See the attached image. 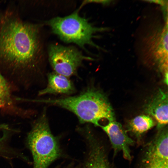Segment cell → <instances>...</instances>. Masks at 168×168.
Listing matches in <instances>:
<instances>
[{
	"instance_id": "1",
	"label": "cell",
	"mask_w": 168,
	"mask_h": 168,
	"mask_svg": "<svg viewBox=\"0 0 168 168\" xmlns=\"http://www.w3.org/2000/svg\"><path fill=\"white\" fill-rule=\"evenodd\" d=\"M42 25L24 20L15 2L0 5V71L13 88H31L41 73Z\"/></svg>"
},
{
	"instance_id": "2",
	"label": "cell",
	"mask_w": 168,
	"mask_h": 168,
	"mask_svg": "<svg viewBox=\"0 0 168 168\" xmlns=\"http://www.w3.org/2000/svg\"><path fill=\"white\" fill-rule=\"evenodd\" d=\"M67 110L74 114L81 123H90L100 126L103 119L115 120L113 109L107 97L100 90L90 87L80 94L54 99L34 100Z\"/></svg>"
},
{
	"instance_id": "3",
	"label": "cell",
	"mask_w": 168,
	"mask_h": 168,
	"mask_svg": "<svg viewBox=\"0 0 168 168\" xmlns=\"http://www.w3.org/2000/svg\"><path fill=\"white\" fill-rule=\"evenodd\" d=\"M33 159V168H47L60 155L56 138L52 134L45 111L33 123L27 138Z\"/></svg>"
},
{
	"instance_id": "4",
	"label": "cell",
	"mask_w": 168,
	"mask_h": 168,
	"mask_svg": "<svg viewBox=\"0 0 168 168\" xmlns=\"http://www.w3.org/2000/svg\"><path fill=\"white\" fill-rule=\"evenodd\" d=\"M45 23L63 41L74 43L85 49L86 45L98 47L92 39L95 33L103 30L94 26L77 12L65 16L54 17Z\"/></svg>"
},
{
	"instance_id": "5",
	"label": "cell",
	"mask_w": 168,
	"mask_h": 168,
	"mask_svg": "<svg viewBox=\"0 0 168 168\" xmlns=\"http://www.w3.org/2000/svg\"><path fill=\"white\" fill-rule=\"evenodd\" d=\"M48 59L54 72L68 77L76 74L78 68L85 60H93L83 55L73 46L58 44L50 45L48 50Z\"/></svg>"
},
{
	"instance_id": "6",
	"label": "cell",
	"mask_w": 168,
	"mask_h": 168,
	"mask_svg": "<svg viewBox=\"0 0 168 168\" xmlns=\"http://www.w3.org/2000/svg\"><path fill=\"white\" fill-rule=\"evenodd\" d=\"M168 130L162 129L148 145L142 161L143 168H168Z\"/></svg>"
},
{
	"instance_id": "7",
	"label": "cell",
	"mask_w": 168,
	"mask_h": 168,
	"mask_svg": "<svg viewBox=\"0 0 168 168\" xmlns=\"http://www.w3.org/2000/svg\"><path fill=\"white\" fill-rule=\"evenodd\" d=\"M100 127L109 137L114 150L116 152L122 151L126 159H131L129 147L134 142L129 137L121 124L114 120L109 121L106 125Z\"/></svg>"
},
{
	"instance_id": "8",
	"label": "cell",
	"mask_w": 168,
	"mask_h": 168,
	"mask_svg": "<svg viewBox=\"0 0 168 168\" xmlns=\"http://www.w3.org/2000/svg\"><path fill=\"white\" fill-rule=\"evenodd\" d=\"M14 89L0 71V110L7 114L23 117L26 109L17 104L18 97L13 93Z\"/></svg>"
},
{
	"instance_id": "9",
	"label": "cell",
	"mask_w": 168,
	"mask_h": 168,
	"mask_svg": "<svg viewBox=\"0 0 168 168\" xmlns=\"http://www.w3.org/2000/svg\"><path fill=\"white\" fill-rule=\"evenodd\" d=\"M168 99L167 92L160 89L146 106V111L155 119L159 129L168 123Z\"/></svg>"
},
{
	"instance_id": "10",
	"label": "cell",
	"mask_w": 168,
	"mask_h": 168,
	"mask_svg": "<svg viewBox=\"0 0 168 168\" xmlns=\"http://www.w3.org/2000/svg\"><path fill=\"white\" fill-rule=\"evenodd\" d=\"M47 77V85L39 91V96L47 94L68 95L75 91L74 85L69 77L54 72L49 73Z\"/></svg>"
},
{
	"instance_id": "11",
	"label": "cell",
	"mask_w": 168,
	"mask_h": 168,
	"mask_svg": "<svg viewBox=\"0 0 168 168\" xmlns=\"http://www.w3.org/2000/svg\"><path fill=\"white\" fill-rule=\"evenodd\" d=\"M90 150L84 168H110L103 149L91 136H88Z\"/></svg>"
},
{
	"instance_id": "12",
	"label": "cell",
	"mask_w": 168,
	"mask_h": 168,
	"mask_svg": "<svg viewBox=\"0 0 168 168\" xmlns=\"http://www.w3.org/2000/svg\"><path fill=\"white\" fill-rule=\"evenodd\" d=\"M155 124L154 121L149 115H141L135 117L129 121L128 129L138 137L151 128Z\"/></svg>"
},
{
	"instance_id": "13",
	"label": "cell",
	"mask_w": 168,
	"mask_h": 168,
	"mask_svg": "<svg viewBox=\"0 0 168 168\" xmlns=\"http://www.w3.org/2000/svg\"><path fill=\"white\" fill-rule=\"evenodd\" d=\"M8 137V133L7 130H4L2 136L0 138V156L6 158L11 157L10 150L6 147V142Z\"/></svg>"
},
{
	"instance_id": "14",
	"label": "cell",
	"mask_w": 168,
	"mask_h": 168,
	"mask_svg": "<svg viewBox=\"0 0 168 168\" xmlns=\"http://www.w3.org/2000/svg\"><path fill=\"white\" fill-rule=\"evenodd\" d=\"M10 130L8 125L5 124H0V130Z\"/></svg>"
}]
</instances>
